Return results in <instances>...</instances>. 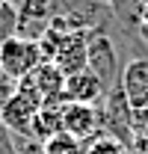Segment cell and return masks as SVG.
<instances>
[{"label": "cell", "mask_w": 148, "mask_h": 154, "mask_svg": "<svg viewBox=\"0 0 148 154\" xmlns=\"http://www.w3.org/2000/svg\"><path fill=\"white\" fill-rule=\"evenodd\" d=\"M86 68L101 80L104 92H110V89H116L122 83V71H125L122 54H119V45L113 42V36H107L104 30H95L92 36H89V59H86Z\"/></svg>", "instance_id": "6da1fadb"}, {"label": "cell", "mask_w": 148, "mask_h": 154, "mask_svg": "<svg viewBox=\"0 0 148 154\" xmlns=\"http://www.w3.org/2000/svg\"><path fill=\"white\" fill-rule=\"evenodd\" d=\"M42 104L45 101L39 98L36 89L30 83L18 80V95L0 110V125L15 136V139H33V119H36Z\"/></svg>", "instance_id": "7a4b0ae2"}, {"label": "cell", "mask_w": 148, "mask_h": 154, "mask_svg": "<svg viewBox=\"0 0 148 154\" xmlns=\"http://www.w3.org/2000/svg\"><path fill=\"white\" fill-rule=\"evenodd\" d=\"M98 110H101V134L113 136V139H119L122 145L130 148V142H133V110H130L128 98L122 92V83L104 95Z\"/></svg>", "instance_id": "3957f363"}, {"label": "cell", "mask_w": 148, "mask_h": 154, "mask_svg": "<svg viewBox=\"0 0 148 154\" xmlns=\"http://www.w3.org/2000/svg\"><path fill=\"white\" fill-rule=\"evenodd\" d=\"M39 62H45L42 51H39L36 42H30V38L12 36V38H6L3 48H0V71L6 77H12V80H24Z\"/></svg>", "instance_id": "277c9868"}, {"label": "cell", "mask_w": 148, "mask_h": 154, "mask_svg": "<svg viewBox=\"0 0 148 154\" xmlns=\"http://www.w3.org/2000/svg\"><path fill=\"white\" fill-rule=\"evenodd\" d=\"M89 30H77V33H65L62 36V45L56 51V57L51 59L56 68L65 77L80 74L86 71V59H89Z\"/></svg>", "instance_id": "5b68a950"}, {"label": "cell", "mask_w": 148, "mask_h": 154, "mask_svg": "<svg viewBox=\"0 0 148 154\" xmlns=\"http://www.w3.org/2000/svg\"><path fill=\"white\" fill-rule=\"evenodd\" d=\"M62 131L74 139H80L83 145L95 139L101 134V110L89 107V104H65V113H62Z\"/></svg>", "instance_id": "8992f818"}, {"label": "cell", "mask_w": 148, "mask_h": 154, "mask_svg": "<svg viewBox=\"0 0 148 154\" xmlns=\"http://www.w3.org/2000/svg\"><path fill=\"white\" fill-rule=\"evenodd\" d=\"M122 92L130 110H148V54L125 62L122 71Z\"/></svg>", "instance_id": "52a82bcc"}, {"label": "cell", "mask_w": 148, "mask_h": 154, "mask_svg": "<svg viewBox=\"0 0 148 154\" xmlns=\"http://www.w3.org/2000/svg\"><path fill=\"white\" fill-rule=\"evenodd\" d=\"M24 83H30L42 101H65V74L48 59L39 62L36 68L24 77Z\"/></svg>", "instance_id": "ba28073f"}, {"label": "cell", "mask_w": 148, "mask_h": 154, "mask_svg": "<svg viewBox=\"0 0 148 154\" xmlns=\"http://www.w3.org/2000/svg\"><path fill=\"white\" fill-rule=\"evenodd\" d=\"M104 86L101 80L86 68L80 74H71L65 77V104H89V107H98L104 101Z\"/></svg>", "instance_id": "9c48e42d"}, {"label": "cell", "mask_w": 148, "mask_h": 154, "mask_svg": "<svg viewBox=\"0 0 148 154\" xmlns=\"http://www.w3.org/2000/svg\"><path fill=\"white\" fill-rule=\"evenodd\" d=\"M62 113H65V101H45L33 119V139L45 142L54 134H59L62 131Z\"/></svg>", "instance_id": "30bf717a"}, {"label": "cell", "mask_w": 148, "mask_h": 154, "mask_svg": "<svg viewBox=\"0 0 148 154\" xmlns=\"http://www.w3.org/2000/svg\"><path fill=\"white\" fill-rule=\"evenodd\" d=\"M110 3L113 18L125 27H136L139 30V15H142V0H107Z\"/></svg>", "instance_id": "8fae6325"}, {"label": "cell", "mask_w": 148, "mask_h": 154, "mask_svg": "<svg viewBox=\"0 0 148 154\" xmlns=\"http://www.w3.org/2000/svg\"><path fill=\"white\" fill-rule=\"evenodd\" d=\"M42 145H45V154H83V142L68 136L65 131L54 134L51 139H45Z\"/></svg>", "instance_id": "7c38bea8"}, {"label": "cell", "mask_w": 148, "mask_h": 154, "mask_svg": "<svg viewBox=\"0 0 148 154\" xmlns=\"http://www.w3.org/2000/svg\"><path fill=\"white\" fill-rule=\"evenodd\" d=\"M83 154H133V151L113 136H95L83 145Z\"/></svg>", "instance_id": "4fadbf2b"}, {"label": "cell", "mask_w": 148, "mask_h": 154, "mask_svg": "<svg viewBox=\"0 0 148 154\" xmlns=\"http://www.w3.org/2000/svg\"><path fill=\"white\" fill-rule=\"evenodd\" d=\"M12 36H18V9L9 3H0V38L6 42Z\"/></svg>", "instance_id": "5bb4252c"}, {"label": "cell", "mask_w": 148, "mask_h": 154, "mask_svg": "<svg viewBox=\"0 0 148 154\" xmlns=\"http://www.w3.org/2000/svg\"><path fill=\"white\" fill-rule=\"evenodd\" d=\"M15 95H18V80H12V77H6L3 71H0V110H3Z\"/></svg>", "instance_id": "9a60e30c"}, {"label": "cell", "mask_w": 148, "mask_h": 154, "mask_svg": "<svg viewBox=\"0 0 148 154\" xmlns=\"http://www.w3.org/2000/svg\"><path fill=\"white\" fill-rule=\"evenodd\" d=\"M15 145H18V154H45V145L36 139H15Z\"/></svg>", "instance_id": "2e32d148"}, {"label": "cell", "mask_w": 148, "mask_h": 154, "mask_svg": "<svg viewBox=\"0 0 148 154\" xmlns=\"http://www.w3.org/2000/svg\"><path fill=\"white\" fill-rule=\"evenodd\" d=\"M139 33H142V42H148V0L142 3V15H139Z\"/></svg>", "instance_id": "e0dca14e"}, {"label": "cell", "mask_w": 148, "mask_h": 154, "mask_svg": "<svg viewBox=\"0 0 148 154\" xmlns=\"http://www.w3.org/2000/svg\"><path fill=\"white\" fill-rule=\"evenodd\" d=\"M0 3H9V6H15V9H21V6H24L27 0H0Z\"/></svg>", "instance_id": "ac0fdd59"}, {"label": "cell", "mask_w": 148, "mask_h": 154, "mask_svg": "<svg viewBox=\"0 0 148 154\" xmlns=\"http://www.w3.org/2000/svg\"><path fill=\"white\" fill-rule=\"evenodd\" d=\"M0 48H3V38H0Z\"/></svg>", "instance_id": "d6986e66"}, {"label": "cell", "mask_w": 148, "mask_h": 154, "mask_svg": "<svg viewBox=\"0 0 148 154\" xmlns=\"http://www.w3.org/2000/svg\"><path fill=\"white\" fill-rule=\"evenodd\" d=\"M145 45H148V42H145Z\"/></svg>", "instance_id": "ffe728a7"}]
</instances>
